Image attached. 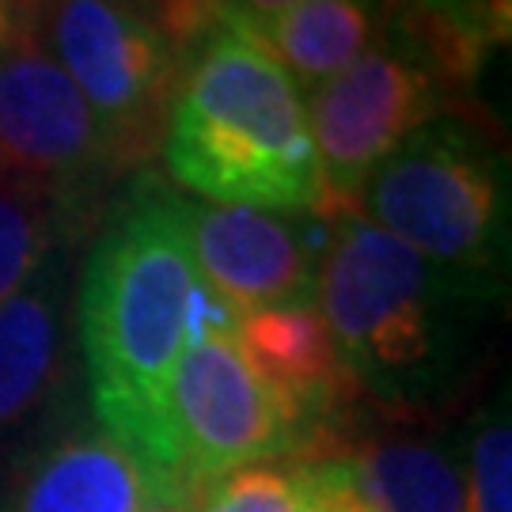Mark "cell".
I'll return each mask as SVG.
<instances>
[{
    "label": "cell",
    "mask_w": 512,
    "mask_h": 512,
    "mask_svg": "<svg viewBox=\"0 0 512 512\" xmlns=\"http://www.w3.org/2000/svg\"><path fill=\"white\" fill-rule=\"evenodd\" d=\"M190 198L156 171H137L99 220L76 296V334L95 425L148 471L183 486L171 410L183 357L186 300L198 281L190 251Z\"/></svg>",
    "instance_id": "cell-1"
},
{
    "label": "cell",
    "mask_w": 512,
    "mask_h": 512,
    "mask_svg": "<svg viewBox=\"0 0 512 512\" xmlns=\"http://www.w3.org/2000/svg\"><path fill=\"white\" fill-rule=\"evenodd\" d=\"M501 285L418 255L372 220H338L315 277L349 384L384 414L429 418L467 387Z\"/></svg>",
    "instance_id": "cell-2"
},
{
    "label": "cell",
    "mask_w": 512,
    "mask_h": 512,
    "mask_svg": "<svg viewBox=\"0 0 512 512\" xmlns=\"http://www.w3.org/2000/svg\"><path fill=\"white\" fill-rule=\"evenodd\" d=\"M171 179L213 205L319 213L308 107L270 50L220 27L190 54L164 133Z\"/></svg>",
    "instance_id": "cell-3"
},
{
    "label": "cell",
    "mask_w": 512,
    "mask_h": 512,
    "mask_svg": "<svg viewBox=\"0 0 512 512\" xmlns=\"http://www.w3.org/2000/svg\"><path fill=\"white\" fill-rule=\"evenodd\" d=\"M361 217L448 270L497 281L509 255V164L497 126L444 110L372 171Z\"/></svg>",
    "instance_id": "cell-4"
},
{
    "label": "cell",
    "mask_w": 512,
    "mask_h": 512,
    "mask_svg": "<svg viewBox=\"0 0 512 512\" xmlns=\"http://www.w3.org/2000/svg\"><path fill=\"white\" fill-rule=\"evenodd\" d=\"M46 50L84 95L118 175L164 148L183 61L141 0H54L38 23Z\"/></svg>",
    "instance_id": "cell-5"
},
{
    "label": "cell",
    "mask_w": 512,
    "mask_h": 512,
    "mask_svg": "<svg viewBox=\"0 0 512 512\" xmlns=\"http://www.w3.org/2000/svg\"><path fill=\"white\" fill-rule=\"evenodd\" d=\"M0 171L54 202L69 247L103 220L110 183L122 179L95 114L35 27H19L0 50Z\"/></svg>",
    "instance_id": "cell-6"
},
{
    "label": "cell",
    "mask_w": 512,
    "mask_h": 512,
    "mask_svg": "<svg viewBox=\"0 0 512 512\" xmlns=\"http://www.w3.org/2000/svg\"><path fill=\"white\" fill-rule=\"evenodd\" d=\"M444 99L418 65L376 42L349 69L308 95V126L319 160V217L338 224L361 213L372 171L429 118L444 114Z\"/></svg>",
    "instance_id": "cell-7"
},
{
    "label": "cell",
    "mask_w": 512,
    "mask_h": 512,
    "mask_svg": "<svg viewBox=\"0 0 512 512\" xmlns=\"http://www.w3.org/2000/svg\"><path fill=\"white\" fill-rule=\"evenodd\" d=\"M171 410L190 490L247 463L300 456L304 448L300 421L251 368L236 338L183 346Z\"/></svg>",
    "instance_id": "cell-8"
},
{
    "label": "cell",
    "mask_w": 512,
    "mask_h": 512,
    "mask_svg": "<svg viewBox=\"0 0 512 512\" xmlns=\"http://www.w3.org/2000/svg\"><path fill=\"white\" fill-rule=\"evenodd\" d=\"M186 209L194 266L213 293L243 315L315 304V277L334 228L330 220L213 202H186Z\"/></svg>",
    "instance_id": "cell-9"
},
{
    "label": "cell",
    "mask_w": 512,
    "mask_h": 512,
    "mask_svg": "<svg viewBox=\"0 0 512 512\" xmlns=\"http://www.w3.org/2000/svg\"><path fill=\"white\" fill-rule=\"evenodd\" d=\"M425 421L361 403L300 459H338L372 512H467L463 459Z\"/></svg>",
    "instance_id": "cell-10"
},
{
    "label": "cell",
    "mask_w": 512,
    "mask_h": 512,
    "mask_svg": "<svg viewBox=\"0 0 512 512\" xmlns=\"http://www.w3.org/2000/svg\"><path fill=\"white\" fill-rule=\"evenodd\" d=\"M69 247H54L16 296L0 304V456L54 414L69 387Z\"/></svg>",
    "instance_id": "cell-11"
},
{
    "label": "cell",
    "mask_w": 512,
    "mask_h": 512,
    "mask_svg": "<svg viewBox=\"0 0 512 512\" xmlns=\"http://www.w3.org/2000/svg\"><path fill=\"white\" fill-rule=\"evenodd\" d=\"M236 342L266 387L300 421V456L315 452L361 406L315 304L251 311L239 319Z\"/></svg>",
    "instance_id": "cell-12"
},
{
    "label": "cell",
    "mask_w": 512,
    "mask_h": 512,
    "mask_svg": "<svg viewBox=\"0 0 512 512\" xmlns=\"http://www.w3.org/2000/svg\"><path fill=\"white\" fill-rule=\"evenodd\" d=\"M156 482L95 421H65L27 448L0 486V512H141Z\"/></svg>",
    "instance_id": "cell-13"
},
{
    "label": "cell",
    "mask_w": 512,
    "mask_h": 512,
    "mask_svg": "<svg viewBox=\"0 0 512 512\" xmlns=\"http://www.w3.org/2000/svg\"><path fill=\"white\" fill-rule=\"evenodd\" d=\"M387 8L391 0H300L255 38L296 92L311 95L384 38Z\"/></svg>",
    "instance_id": "cell-14"
},
{
    "label": "cell",
    "mask_w": 512,
    "mask_h": 512,
    "mask_svg": "<svg viewBox=\"0 0 512 512\" xmlns=\"http://www.w3.org/2000/svg\"><path fill=\"white\" fill-rule=\"evenodd\" d=\"M315 490L319 475L311 459H262L202 482L194 512H311Z\"/></svg>",
    "instance_id": "cell-15"
},
{
    "label": "cell",
    "mask_w": 512,
    "mask_h": 512,
    "mask_svg": "<svg viewBox=\"0 0 512 512\" xmlns=\"http://www.w3.org/2000/svg\"><path fill=\"white\" fill-rule=\"evenodd\" d=\"M54 247H69L54 202L0 171V304L27 285Z\"/></svg>",
    "instance_id": "cell-16"
},
{
    "label": "cell",
    "mask_w": 512,
    "mask_h": 512,
    "mask_svg": "<svg viewBox=\"0 0 512 512\" xmlns=\"http://www.w3.org/2000/svg\"><path fill=\"white\" fill-rule=\"evenodd\" d=\"M463 475L471 486L467 512H512V421L505 395L478 418Z\"/></svg>",
    "instance_id": "cell-17"
},
{
    "label": "cell",
    "mask_w": 512,
    "mask_h": 512,
    "mask_svg": "<svg viewBox=\"0 0 512 512\" xmlns=\"http://www.w3.org/2000/svg\"><path fill=\"white\" fill-rule=\"evenodd\" d=\"M293 4H300V0H209V16H213V31L232 27V31L258 35Z\"/></svg>",
    "instance_id": "cell-18"
},
{
    "label": "cell",
    "mask_w": 512,
    "mask_h": 512,
    "mask_svg": "<svg viewBox=\"0 0 512 512\" xmlns=\"http://www.w3.org/2000/svg\"><path fill=\"white\" fill-rule=\"evenodd\" d=\"M315 475H319V490H315V509L311 512H372L353 490L338 459H311Z\"/></svg>",
    "instance_id": "cell-19"
},
{
    "label": "cell",
    "mask_w": 512,
    "mask_h": 512,
    "mask_svg": "<svg viewBox=\"0 0 512 512\" xmlns=\"http://www.w3.org/2000/svg\"><path fill=\"white\" fill-rule=\"evenodd\" d=\"M141 512H194V490L183 486H156Z\"/></svg>",
    "instance_id": "cell-20"
},
{
    "label": "cell",
    "mask_w": 512,
    "mask_h": 512,
    "mask_svg": "<svg viewBox=\"0 0 512 512\" xmlns=\"http://www.w3.org/2000/svg\"><path fill=\"white\" fill-rule=\"evenodd\" d=\"M0 4H4L23 27H35V31H38V23L46 19V12L54 8V0H0Z\"/></svg>",
    "instance_id": "cell-21"
},
{
    "label": "cell",
    "mask_w": 512,
    "mask_h": 512,
    "mask_svg": "<svg viewBox=\"0 0 512 512\" xmlns=\"http://www.w3.org/2000/svg\"><path fill=\"white\" fill-rule=\"evenodd\" d=\"M19 27H23V23H19V19L12 16V12H8L4 4H0V50H4V46H8L12 38H16Z\"/></svg>",
    "instance_id": "cell-22"
}]
</instances>
